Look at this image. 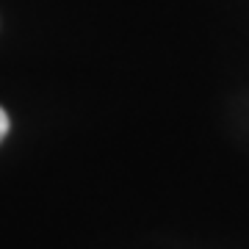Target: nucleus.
<instances>
[{
  "mask_svg": "<svg viewBox=\"0 0 249 249\" xmlns=\"http://www.w3.org/2000/svg\"><path fill=\"white\" fill-rule=\"evenodd\" d=\"M9 127H11V122H9V114L0 108V142L6 139V133H9Z\"/></svg>",
  "mask_w": 249,
  "mask_h": 249,
  "instance_id": "nucleus-1",
  "label": "nucleus"
}]
</instances>
